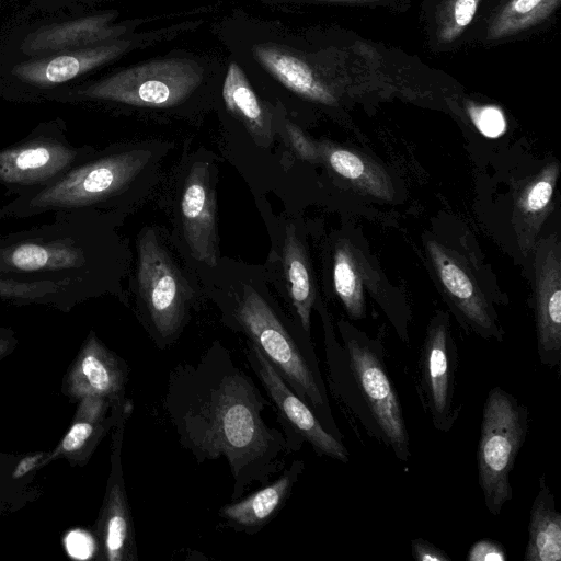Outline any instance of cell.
<instances>
[{
	"mask_svg": "<svg viewBox=\"0 0 561 561\" xmlns=\"http://www.w3.org/2000/svg\"><path fill=\"white\" fill-rule=\"evenodd\" d=\"M265 399L232 355L210 350L196 365L178 366L164 408L183 447L199 461L225 457L232 500L254 482L266 484L299 447L262 417Z\"/></svg>",
	"mask_w": 561,
	"mask_h": 561,
	"instance_id": "6da1fadb",
	"label": "cell"
},
{
	"mask_svg": "<svg viewBox=\"0 0 561 561\" xmlns=\"http://www.w3.org/2000/svg\"><path fill=\"white\" fill-rule=\"evenodd\" d=\"M94 209L55 213L49 222L0 237V277L51 282L79 304L99 283L101 253Z\"/></svg>",
	"mask_w": 561,
	"mask_h": 561,
	"instance_id": "7a4b0ae2",
	"label": "cell"
},
{
	"mask_svg": "<svg viewBox=\"0 0 561 561\" xmlns=\"http://www.w3.org/2000/svg\"><path fill=\"white\" fill-rule=\"evenodd\" d=\"M341 327L342 345L327 337L329 383L352 419L401 461H408L410 438L383 347L353 327Z\"/></svg>",
	"mask_w": 561,
	"mask_h": 561,
	"instance_id": "3957f363",
	"label": "cell"
},
{
	"mask_svg": "<svg viewBox=\"0 0 561 561\" xmlns=\"http://www.w3.org/2000/svg\"><path fill=\"white\" fill-rule=\"evenodd\" d=\"M145 149L96 152L55 182L15 194L0 209V219L30 218L45 213L96 209L123 194L148 164Z\"/></svg>",
	"mask_w": 561,
	"mask_h": 561,
	"instance_id": "277c9868",
	"label": "cell"
},
{
	"mask_svg": "<svg viewBox=\"0 0 561 561\" xmlns=\"http://www.w3.org/2000/svg\"><path fill=\"white\" fill-rule=\"evenodd\" d=\"M224 59L176 49L140 61L94 90V96L151 110H171L217 89Z\"/></svg>",
	"mask_w": 561,
	"mask_h": 561,
	"instance_id": "5b68a950",
	"label": "cell"
},
{
	"mask_svg": "<svg viewBox=\"0 0 561 561\" xmlns=\"http://www.w3.org/2000/svg\"><path fill=\"white\" fill-rule=\"evenodd\" d=\"M234 316L249 341L312 409L324 428L337 434L318 358L309 341L293 334L270 304L249 286L243 289Z\"/></svg>",
	"mask_w": 561,
	"mask_h": 561,
	"instance_id": "8992f818",
	"label": "cell"
},
{
	"mask_svg": "<svg viewBox=\"0 0 561 561\" xmlns=\"http://www.w3.org/2000/svg\"><path fill=\"white\" fill-rule=\"evenodd\" d=\"M529 431V412L512 393L493 387L485 398L477 449L478 481L490 514L513 499L510 476Z\"/></svg>",
	"mask_w": 561,
	"mask_h": 561,
	"instance_id": "52a82bcc",
	"label": "cell"
},
{
	"mask_svg": "<svg viewBox=\"0 0 561 561\" xmlns=\"http://www.w3.org/2000/svg\"><path fill=\"white\" fill-rule=\"evenodd\" d=\"M94 153L89 145L71 144L59 127H41L0 149V184L13 195L46 186Z\"/></svg>",
	"mask_w": 561,
	"mask_h": 561,
	"instance_id": "ba28073f",
	"label": "cell"
},
{
	"mask_svg": "<svg viewBox=\"0 0 561 561\" xmlns=\"http://www.w3.org/2000/svg\"><path fill=\"white\" fill-rule=\"evenodd\" d=\"M137 279L156 341L163 347L182 330L191 289L151 228L138 240Z\"/></svg>",
	"mask_w": 561,
	"mask_h": 561,
	"instance_id": "9c48e42d",
	"label": "cell"
},
{
	"mask_svg": "<svg viewBox=\"0 0 561 561\" xmlns=\"http://www.w3.org/2000/svg\"><path fill=\"white\" fill-rule=\"evenodd\" d=\"M458 351L448 317L436 314L430 322L419 358V396L432 425L448 433L462 404L457 400Z\"/></svg>",
	"mask_w": 561,
	"mask_h": 561,
	"instance_id": "30bf717a",
	"label": "cell"
},
{
	"mask_svg": "<svg viewBox=\"0 0 561 561\" xmlns=\"http://www.w3.org/2000/svg\"><path fill=\"white\" fill-rule=\"evenodd\" d=\"M248 360L276 405L283 424L300 444L307 442L319 454L342 462L350 455L335 435L324 428L312 409L289 387L265 356L249 341Z\"/></svg>",
	"mask_w": 561,
	"mask_h": 561,
	"instance_id": "8fae6325",
	"label": "cell"
},
{
	"mask_svg": "<svg viewBox=\"0 0 561 561\" xmlns=\"http://www.w3.org/2000/svg\"><path fill=\"white\" fill-rule=\"evenodd\" d=\"M131 412L127 409L113 427L111 470L100 515L96 538L100 559L137 561L136 533L122 469V444L125 424Z\"/></svg>",
	"mask_w": 561,
	"mask_h": 561,
	"instance_id": "7c38bea8",
	"label": "cell"
},
{
	"mask_svg": "<svg viewBox=\"0 0 561 561\" xmlns=\"http://www.w3.org/2000/svg\"><path fill=\"white\" fill-rule=\"evenodd\" d=\"M534 309L537 353L542 365L561 363V247L557 234L536 242Z\"/></svg>",
	"mask_w": 561,
	"mask_h": 561,
	"instance_id": "4fadbf2b",
	"label": "cell"
},
{
	"mask_svg": "<svg viewBox=\"0 0 561 561\" xmlns=\"http://www.w3.org/2000/svg\"><path fill=\"white\" fill-rule=\"evenodd\" d=\"M427 251L461 324L482 339L501 342L504 331L496 313L469 272L440 244L430 241Z\"/></svg>",
	"mask_w": 561,
	"mask_h": 561,
	"instance_id": "5bb4252c",
	"label": "cell"
},
{
	"mask_svg": "<svg viewBox=\"0 0 561 561\" xmlns=\"http://www.w3.org/2000/svg\"><path fill=\"white\" fill-rule=\"evenodd\" d=\"M181 217L185 241L195 260L218 264L216 190L208 162L192 164L183 187Z\"/></svg>",
	"mask_w": 561,
	"mask_h": 561,
	"instance_id": "9a60e30c",
	"label": "cell"
},
{
	"mask_svg": "<svg viewBox=\"0 0 561 561\" xmlns=\"http://www.w3.org/2000/svg\"><path fill=\"white\" fill-rule=\"evenodd\" d=\"M216 92L225 112L244 127L257 145L271 144L276 118L285 107L263 98L241 65L228 54Z\"/></svg>",
	"mask_w": 561,
	"mask_h": 561,
	"instance_id": "2e32d148",
	"label": "cell"
},
{
	"mask_svg": "<svg viewBox=\"0 0 561 561\" xmlns=\"http://www.w3.org/2000/svg\"><path fill=\"white\" fill-rule=\"evenodd\" d=\"M127 364L91 331L83 341L65 378L71 398L101 397L112 403L126 400Z\"/></svg>",
	"mask_w": 561,
	"mask_h": 561,
	"instance_id": "e0dca14e",
	"label": "cell"
},
{
	"mask_svg": "<svg viewBox=\"0 0 561 561\" xmlns=\"http://www.w3.org/2000/svg\"><path fill=\"white\" fill-rule=\"evenodd\" d=\"M129 408L131 403L127 399L116 404L101 397H84L78 400L67 433L56 448L47 453L39 468L58 458H66L75 465L85 463L105 434Z\"/></svg>",
	"mask_w": 561,
	"mask_h": 561,
	"instance_id": "ac0fdd59",
	"label": "cell"
},
{
	"mask_svg": "<svg viewBox=\"0 0 561 561\" xmlns=\"http://www.w3.org/2000/svg\"><path fill=\"white\" fill-rule=\"evenodd\" d=\"M302 470L304 461L295 460L274 482L245 499L222 506L220 516L238 531L257 533L283 508Z\"/></svg>",
	"mask_w": 561,
	"mask_h": 561,
	"instance_id": "d6986e66",
	"label": "cell"
},
{
	"mask_svg": "<svg viewBox=\"0 0 561 561\" xmlns=\"http://www.w3.org/2000/svg\"><path fill=\"white\" fill-rule=\"evenodd\" d=\"M559 176V163H548L523 184L514 197L513 225L524 254L534 249L537 236L551 211V202Z\"/></svg>",
	"mask_w": 561,
	"mask_h": 561,
	"instance_id": "ffe728a7",
	"label": "cell"
},
{
	"mask_svg": "<svg viewBox=\"0 0 561 561\" xmlns=\"http://www.w3.org/2000/svg\"><path fill=\"white\" fill-rule=\"evenodd\" d=\"M561 559V514L548 485L546 473L538 480L533 501L524 561H559Z\"/></svg>",
	"mask_w": 561,
	"mask_h": 561,
	"instance_id": "44dd1931",
	"label": "cell"
},
{
	"mask_svg": "<svg viewBox=\"0 0 561 561\" xmlns=\"http://www.w3.org/2000/svg\"><path fill=\"white\" fill-rule=\"evenodd\" d=\"M282 262L291 304L302 330L310 334V316L316 294L305 249L291 225L286 228Z\"/></svg>",
	"mask_w": 561,
	"mask_h": 561,
	"instance_id": "7402d4cb",
	"label": "cell"
},
{
	"mask_svg": "<svg viewBox=\"0 0 561 561\" xmlns=\"http://www.w3.org/2000/svg\"><path fill=\"white\" fill-rule=\"evenodd\" d=\"M319 152L325 157L337 174L350 180L360 190L380 198H392L393 190L390 179L378 164L340 147L321 145Z\"/></svg>",
	"mask_w": 561,
	"mask_h": 561,
	"instance_id": "603a6c76",
	"label": "cell"
},
{
	"mask_svg": "<svg viewBox=\"0 0 561 561\" xmlns=\"http://www.w3.org/2000/svg\"><path fill=\"white\" fill-rule=\"evenodd\" d=\"M365 276L359 251L347 241L339 242L333 256L334 288L348 314L355 319L365 314Z\"/></svg>",
	"mask_w": 561,
	"mask_h": 561,
	"instance_id": "cb8c5ba5",
	"label": "cell"
},
{
	"mask_svg": "<svg viewBox=\"0 0 561 561\" xmlns=\"http://www.w3.org/2000/svg\"><path fill=\"white\" fill-rule=\"evenodd\" d=\"M559 3L560 0H510L493 18L486 38L501 39L528 30L548 19Z\"/></svg>",
	"mask_w": 561,
	"mask_h": 561,
	"instance_id": "d4e9b609",
	"label": "cell"
},
{
	"mask_svg": "<svg viewBox=\"0 0 561 561\" xmlns=\"http://www.w3.org/2000/svg\"><path fill=\"white\" fill-rule=\"evenodd\" d=\"M0 302L16 306L42 305L70 311L78 302L60 285L51 282H19L0 277Z\"/></svg>",
	"mask_w": 561,
	"mask_h": 561,
	"instance_id": "484cf974",
	"label": "cell"
},
{
	"mask_svg": "<svg viewBox=\"0 0 561 561\" xmlns=\"http://www.w3.org/2000/svg\"><path fill=\"white\" fill-rule=\"evenodd\" d=\"M481 0H445L437 16V38L451 43L471 23Z\"/></svg>",
	"mask_w": 561,
	"mask_h": 561,
	"instance_id": "4316f807",
	"label": "cell"
},
{
	"mask_svg": "<svg viewBox=\"0 0 561 561\" xmlns=\"http://www.w3.org/2000/svg\"><path fill=\"white\" fill-rule=\"evenodd\" d=\"M468 113L474 126L486 137H499L506 129L504 114L497 106L469 104Z\"/></svg>",
	"mask_w": 561,
	"mask_h": 561,
	"instance_id": "83f0119b",
	"label": "cell"
},
{
	"mask_svg": "<svg viewBox=\"0 0 561 561\" xmlns=\"http://www.w3.org/2000/svg\"><path fill=\"white\" fill-rule=\"evenodd\" d=\"M284 128L290 145L301 159L310 162L319 160V150L295 123L284 117Z\"/></svg>",
	"mask_w": 561,
	"mask_h": 561,
	"instance_id": "f1b7e54d",
	"label": "cell"
},
{
	"mask_svg": "<svg viewBox=\"0 0 561 561\" xmlns=\"http://www.w3.org/2000/svg\"><path fill=\"white\" fill-rule=\"evenodd\" d=\"M466 559L468 561H506L507 553L501 542L480 539L470 546Z\"/></svg>",
	"mask_w": 561,
	"mask_h": 561,
	"instance_id": "f546056e",
	"label": "cell"
},
{
	"mask_svg": "<svg viewBox=\"0 0 561 561\" xmlns=\"http://www.w3.org/2000/svg\"><path fill=\"white\" fill-rule=\"evenodd\" d=\"M80 64L71 56H60L53 59L46 68V78L50 82H65L72 79L79 71Z\"/></svg>",
	"mask_w": 561,
	"mask_h": 561,
	"instance_id": "4dcf8cb0",
	"label": "cell"
},
{
	"mask_svg": "<svg viewBox=\"0 0 561 561\" xmlns=\"http://www.w3.org/2000/svg\"><path fill=\"white\" fill-rule=\"evenodd\" d=\"M411 551L413 558L417 561H451L446 551L423 538L411 541Z\"/></svg>",
	"mask_w": 561,
	"mask_h": 561,
	"instance_id": "1f68e13d",
	"label": "cell"
},
{
	"mask_svg": "<svg viewBox=\"0 0 561 561\" xmlns=\"http://www.w3.org/2000/svg\"><path fill=\"white\" fill-rule=\"evenodd\" d=\"M47 453L38 451L30 454L22 458L12 472L13 479H20L34 469L39 468L41 462L46 457Z\"/></svg>",
	"mask_w": 561,
	"mask_h": 561,
	"instance_id": "d6a6232c",
	"label": "cell"
},
{
	"mask_svg": "<svg viewBox=\"0 0 561 561\" xmlns=\"http://www.w3.org/2000/svg\"><path fill=\"white\" fill-rule=\"evenodd\" d=\"M18 341L14 332L8 328H0V359L12 352Z\"/></svg>",
	"mask_w": 561,
	"mask_h": 561,
	"instance_id": "836d02e7",
	"label": "cell"
},
{
	"mask_svg": "<svg viewBox=\"0 0 561 561\" xmlns=\"http://www.w3.org/2000/svg\"><path fill=\"white\" fill-rule=\"evenodd\" d=\"M270 3H294V2H329V3H370L381 0H263Z\"/></svg>",
	"mask_w": 561,
	"mask_h": 561,
	"instance_id": "e575fe53",
	"label": "cell"
}]
</instances>
